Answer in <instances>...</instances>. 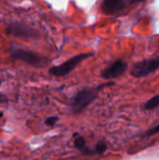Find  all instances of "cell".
<instances>
[{
  "label": "cell",
  "instance_id": "cell-1",
  "mask_svg": "<svg viewBox=\"0 0 159 160\" xmlns=\"http://www.w3.org/2000/svg\"><path fill=\"white\" fill-rule=\"evenodd\" d=\"M98 95V88H84L79 91L71 100V108L74 112L80 113L85 110Z\"/></svg>",
  "mask_w": 159,
  "mask_h": 160
},
{
  "label": "cell",
  "instance_id": "cell-2",
  "mask_svg": "<svg viewBox=\"0 0 159 160\" xmlns=\"http://www.w3.org/2000/svg\"><path fill=\"white\" fill-rule=\"evenodd\" d=\"M92 55H93L92 52L77 54V55L71 57L70 59L67 60L63 64L51 68L49 70V73L54 77H64V76L67 75L68 73H70L71 71H73L77 68L78 65H80L82 61H84L85 59L89 58Z\"/></svg>",
  "mask_w": 159,
  "mask_h": 160
},
{
  "label": "cell",
  "instance_id": "cell-3",
  "mask_svg": "<svg viewBox=\"0 0 159 160\" xmlns=\"http://www.w3.org/2000/svg\"><path fill=\"white\" fill-rule=\"evenodd\" d=\"M159 69V55L144 59L134 64L130 69V75L134 78H144Z\"/></svg>",
  "mask_w": 159,
  "mask_h": 160
},
{
  "label": "cell",
  "instance_id": "cell-4",
  "mask_svg": "<svg viewBox=\"0 0 159 160\" xmlns=\"http://www.w3.org/2000/svg\"><path fill=\"white\" fill-rule=\"evenodd\" d=\"M10 56L15 60L22 61L35 68H43L47 64L44 57L25 49H13L10 51Z\"/></svg>",
  "mask_w": 159,
  "mask_h": 160
},
{
  "label": "cell",
  "instance_id": "cell-5",
  "mask_svg": "<svg viewBox=\"0 0 159 160\" xmlns=\"http://www.w3.org/2000/svg\"><path fill=\"white\" fill-rule=\"evenodd\" d=\"M128 65L126 61L118 59L108 66L102 72L101 76L106 80H112L121 77L127 69Z\"/></svg>",
  "mask_w": 159,
  "mask_h": 160
},
{
  "label": "cell",
  "instance_id": "cell-6",
  "mask_svg": "<svg viewBox=\"0 0 159 160\" xmlns=\"http://www.w3.org/2000/svg\"><path fill=\"white\" fill-rule=\"evenodd\" d=\"M137 2L127 1V0H105L101 4V10L103 13L108 15H112L121 12L129 6L136 4Z\"/></svg>",
  "mask_w": 159,
  "mask_h": 160
},
{
  "label": "cell",
  "instance_id": "cell-7",
  "mask_svg": "<svg viewBox=\"0 0 159 160\" xmlns=\"http://www.w3.org/2000/svg\"><path fill=\"white\" fill-rule=\"evenodd\" d=\"M7 34L19 38H32L37 36V33L31 29L30 27L19 23V22H12L7 26Z\"/></svg>",
  "mask_w": 159,
  "mask_h": 160
},
{
  "label": "cell",
  "instance_id": "cell-8",
  "mask_svg": "<svg viewBox=\"0 0 159 160\" xmlns=\"http://www.w3.org/2000/svg\"><path fill=\"white\" fill-rule=\"evenodd\" d=\"M159 107V94L152 97L148 101H146L143 105L145 111H153Z\"/></svg>",
  "mask_w": 159,
  "mask_h": 160
},
{
  "label": "cell",
  "instance_id": "cell-9",
  "mask_svg": "<svg viewBox=\"0 0 159 160\" xmlns=\"http://www.w3.org/2000/svg\"><path fill=\"white\" fill-rule=\"evenodd\" d=\"M108 149V144L105 142H99L97 143L95 148H93L95 155H103Z\"/></svg>",
  "mask_w": 159,
  "mask_h": 160
},
{
  "label": "cell",
  "instance_id": "cell-10",
  "mask_svg": "<svg viewBox=\"0 0 159 160\" xmlns=\"http://www.w3.org/2000/svg\"><path fill=\"white\" fill-rule=\"evenodd\" d=\"M74 146H75L76 148H78L80 151L82 150V149L85 147V140H84V138L82 137V136L77 137V138L75 139V141H74Z\"/></svg>",
  "mask_w": 159,
  "mask_h": 160
},
{
  "label": "cell",
  "instance_id": "cell-11",
  "mask_svg": "<svg viewBox=\"0 0 159 160\" xmlns=\"http://www.w3.org/2000/svg\"><path fill=\"white\" fill-rule=\"evenodd\" d=\"M157 133H159V124L158 125H157L156 127L152 128L151 129H149L148 131L144 132L143 136H144L145 138H149V137H153V136L157 135Z\"/></svg>",
  "mask_w": 159,
  "mask_h": 160
},
{
  "label": "cell",
  "instance_id": "cell-12",
  "mask_svg": "<svg viewBox=\"0 0 159 160\" xmlns=\"http://www.w3.org/2000/svg\"><path fill=\"white\" fill-rule=\"evenodd\" d=\"M57 121H58V118H57V117L52 116V117H49V118H47V119L45 120V124H46L47 126H49V127H53V126L56 124Z\"/></svg>",
  "mask_w": 159,
  "mask_h": 160
},
{
  "label": "cell",
  "instance_id": "cell-13",
  "mask_svg": "<svg viewBox=\"0 0 159 160\" xmlns=\"http://www.w3.org/2000/svg\"><path fill=\"white\" fill-rule=\"evenodd\" d=\"M3 116V113L2 112H0V117H2Z\"/></svg>",
  "mask_w": 159,
  "mask_h": 160
},
{
  "label": "cell",
  "instance_id": "cell-14",
  "mask_svg": "<svg viewBox=\"0 0 159 160\" xmlns=\"http://www.w3.org/2000/svg\"><path fill=\"white\" fill-rule=\"evenodd\" d=\"M0 85H1V82H0Z\"/></svg>",
  "mask_w": 159,
  "mask_h": 160
}]
</instances>
